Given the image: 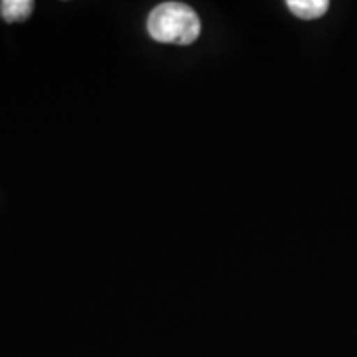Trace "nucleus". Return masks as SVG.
Masks as SVG:
<instances>
[{"label": "nucleus", "instance_id": "nucleus-1", "mask_svg": "<svg viewBox=\"0 0 357 357\" xmlns=\"http://www.w3.org/2000/svg\"><path fill=\"white\" fill-rule=\"evenodd\" d=\"M147 32L155 42L185 47L199 38L200 20L197 12L185 3L166 2L149 13Z\"/></svg>", "mask_w": 357, "mask_h": 357}, {"label": "nucleus", "instance_id": "nucleus-2", "mask_svg": "<svg viewBox=\"0 0 357 357\" xmlns=\"http://www.w3.org/2000/svg\"><path fill=\"white\" fill-rule=\"evenodd\" d=\"M287 6L298 19L314 20L328 12L329 2L328 0H288Z\"/></svg>", "mask_w": 357, "mask_h": 357}, {"label": "nucleus", "instance_id": "nucleus-3", "mask_svg": "<svg viewBox=\"0 0 357 357\" xmlns=\"http://www.w3.org/2000/svg\"><path fill=\"white\" fill-rule=\"evenodd\" d=\"M32 12L33 2H30V0H3V2H0V13L8 24L26 20L32 15Z\"/></svg>", "mask_w": 357, "mask_h": 357}]
</instances>
